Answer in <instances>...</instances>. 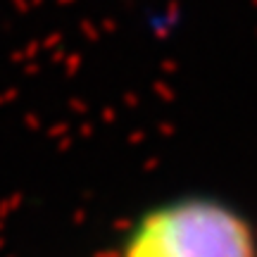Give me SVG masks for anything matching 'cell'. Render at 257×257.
<instances>
[{"mask_svg":"<svg viewBox=\"0 0 257 257\" xmlns=\"http://www.w3.org/2000/svg\"><path fill=\"white\" fill-rule=\"evenodd\" d=\"M114 257H257L255 233L226 202H165L131 226Z\"/></svg>","mask_w":257,"mask_h":257,"instance_id":"1","label":"cell"}]
</instances>
